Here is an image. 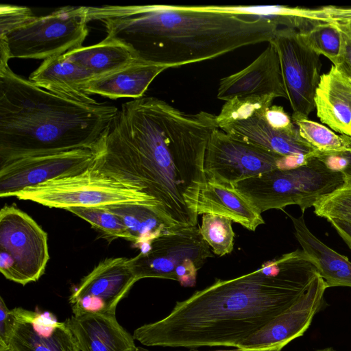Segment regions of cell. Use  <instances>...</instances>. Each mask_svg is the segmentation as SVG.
<instances>
[{
    "label": "cell",
    "instance_id": "obj_1",
    "mask_svg": "<svg viewBox=\"0 0 351 351\" xmlns=\"http://www.w3.org/2000/svg\"><path fill=\"white\" fill-rule=\"evenodd\" d=\"M216 117L188 114L152 97L125 102L95 147L93 166L143 187L173 228L197 226L198 199L207 182L206 149L219 128Z\"/></svg>",
    "mask_w": 351,
    "mask_h": 351
},
{
    "label": "cell",
    "instance_id": "obj_2",
    "mask_svg": "<svg viewBox=\"0 0 351 351\" xmlns=\"http://www.w3.org/2000/svg\"><path fill=\"white\" fill-rule=\"evenodd\" d=\"M317 274L302 250L285 254L247 274L217 279L133 337L148 346L236 348L293 304Z\"/></svg>",
    "mask_w": 351,
    "mask_h": 351
},
{
    "label": "cell",
    "instance_id": "obj_3",
    "mask_svg": "<svg viewBox=\"0 0 351 351\" xmlns=\"http://www.w3.org/2000/svg\"><path fill=\"white\" fill-rule=\"evenodd\" d=\"M87 10L88 22L104 25L106 39L125 46L136 61L166 69L269 43L278 29L270 19L216 5H102Z\"/></svg>",
    "mask_w": 351,
    "mask_h": 351
},
{
    "label": "cell",
    "instance_id": "obj_4",
    "mask_svg": "<svg viewBox=\"0 0 351 351\" xmlns=\"http://www.w3.org/2000/svg\"><path fill=\"white\" fill-rule=\"evenodd\" d=\"M118 111L104 103L62 97L8 65L0 66V165L28 156L94 150Z\"/></svg>",
    "mask_w": 351,
    "mask_h": 351
},
{
    "label": "cell",
    "instance_id": "obj_5",
    "mask_svg": "<svg viewBox=\"0 0 351 351\" xmlns=\"http://www.w3.org/2000/svg\"><path fill=\"white\" fill-rule=\"evenodd\" d=\"M12 197L65 210L71 207L104 208L118 205H143L153 209L170 226L161 204L143 187L112 177L93 165L79 173L27 187Z\"/></svg>",
    "mask_w": 351,
    "mask_h": 351
},
{
    "label": "cell",
    "instance_id": "obj_6",
    "mask_svg": "<svg viewBox=\"0 0 351 351\" xmlns=\"http://www.w3.org/2000/svg\"><path fill=\"white\" fill-rule=\"evenodd\" d=\"M344 184L339 170L317 157L310 156L295 167L272 170L232 186L261 214L289 205L299 206L304 212Z\"/></svg>",
    "mask_w": 351,
    "mask_h": 351
},
{
    "label": "cell",
    "instance_id": "obj_7",
    "mask_svg": "<svg viewBox=\"0 0 351 351\" xmlns=\"http://www.w3.org/2000/svg\"><path fill=\"white\" fill-rule=\"evenodd\" d=\"M211 257L210 246L195 226L172 229L158 237L147 251L130 258V263L138 280L164 278L193 287L197 271Z\"/></svg>",
    "mask_w": 351,
    "mask_h": 351
},
{
    "label": "cell",
    "instance_id": "obj_8",
    "mask_svg": "<svg viewBox=\"0 0 351 351\" xmlns=\"http://www.w3.org/2000/svg\"><path fill=\"white\" fill-rule=\"evenodd\" d=\"M88 23L87 6H65L35 16L0 40L6 43L10 58L45 60L82 47Z\"/></svg>",
    "mask_w": 351,
    "mask_h": 351
},
{
    "label": "cell",
    "instance_id": "obj_9",
    "mask_svg": "<svg viewBox=\"0 0 351 351\" xmlns=\"http://www.w3.org/2000/svg\"><path fill=\"white\" fill-rule=\"evenodd\" d=\"M49 259L47 234L25 212L4 206L0 211L1 273L25 285L42 276Z\"/></svg>",
    "mask_w": 351,
    "mask_h": 351
},
{
    "label": "cell",
    "instance_id": "obj_10",
    "mask_svg": "<svg viewBox=\"0 0 351 351\" xmlns=\"http://www.w3.org/2000/svg\"><path fill=\"white\" fill-rule=\"evenodd\" d=\"M289 160V157L239 141L217 128L207 145L204 171L207 182L231 186L272 170L290 169Z\"/></svg>",
    "mask_w": 351,
    "mask_h": 351
},
{
    "label": "cell",
    "instance_id": "obj_11",
    "mask_svg": "<svg viewBox=\"0 0 351 351\" xmlns=\"http://www.w3.org/2000/svg\"><path fill=\"white\" fill-rule=\"evenodd\" d=\"M269 43L278 55L293 114L308 117L315 108L314 97L320 79V56L308 48L293 28L278 29Z\"/></svg>",
    "mask_w": 351,
    "mask_h": 351
},
{
    "label": "cell",
    "instance_id": "obj_12",
    "mask_svg": "<svg viewBox=\"0 0 351 351\" xmlns=\"http://www.w3.org/2000/svg\"><path fill=\"white\" fill-rule=\"evenodd\" d=\"M137 281L130 258H106L81 280L69 296L72 312L74 315H115L118 304Z\"/></svg>",
    "mask_w": 351,
    "mask_h": 351
},
{
    "label": "cell",
    "instance_id": "obj_13",
    "mask_svg": "<svg viewBox=\"0 0 351 351\" xmlns=\"http://www.w3.org/2000/svg\"><path fill=\"white\" fill-rule=\"evenodd\" d=\"M95 159L94 150L78 149L21 158L0 165V196L12 197L27 187L79 173L91 167Z\"/></svg>",
    "mask_w": 351,
    "mask_h": 351
},
{
    "label": "cell",
    "instance_id": "obj_14",
    "mask_svg": "<svg viewBox=\"0 0 351 351\" xmlns=\"http://www.w3.org/2000/svg\"><path fill=\"white\" fill-rule=\"evenodd\" d=\"M326 289L317 273L307 291L293 304L239 342L236 347L238 351H281L307 330L314 316L324 307Z\"/></svg>",
    "mask_w": 351,
    "mask_h": 351
},
{
    "label": "cell",
    "instance_id": "obj_15",
    "mask_svg": "<svg viewBox=\"0 0 351 351\" xmlns=\"http://www.w3.org/2000/svg\"><path fill=\"white\" fill-rule=\"evenodd\" d=\"M12 311L15 325L9 346L11 351H80L68 326L51 313L21 307Z\"/></svg>",
    "mask_w": 351,
    "mask_h": 351
},
{
    "label": "cell",
    "instance_id": "obj_16",
    "mask_svg": "<svg viewBox=\"0 0 351 351\" xmlns=\"http://www.w3.org/2000/svg\"><path fill=\"white\" fill-rule=\"evenodd\" d=\"M252 95L287 99L278 55L270 43L247 66L219 81L217 97L220 100Z\"/></svg>",
    "mask_w": 351,
    "mask_h": 351
},
{
    "label": "cell",
    "instance_id": "obj_17",
    "mask_svg": "<svg viewBox=\"0 0 351 351\" xmlns=\"http://www.w3.org/2000/svg\"><path fill=\"white\" fill-rule=\"evenodd\" d=\"M267 108L261 109L251 115L221 124L218 128L236 139L282 156H312L316 149L301 137L298 128L293 132L281 131L273 128L267 123L265 118Z\"/></svg>",
    "mask_w": 351,
    "mask_h": 351
},
{
    "label": "cell",
    "instance_id": "obj_18",
    "mask_svg": "<svg viewBox=\"0 0 351 351\" xmlns=\"http://www.w3.org/2000/svg\"><path fill=\"white\" fill-rule=\"evenodd\" d=\"M80 351H137L133 335L118 322L116 315H73L65 322Z\"/></svg>",
    "mask_w": 351,
    "mask_h": 351
},
{
    "label": "cell",
    "instance_id": "obj_19",
    "mask_svg": "<svg viewBox=\"0 0 351 351\" xmlns=\"http://www.w3.org/2000/svg\"><path fill=\"white\" fill-rule=\"evenodd\" d=\"M92 79L94 77L89 72L64 54L45 60L29 77L34 85L62 97L84 104H96L86 91Z\"/></svg>",
    "mask_w": 351,
    "mask_h": 351
},
{
    "label": "cell",
    "instance_id": "obj_20",
    "mask_svg": "<svg viewBox=\"0 0 351 351\" xmlns=\"http://www.w3.org/2000/svg\"><path fill=\"white\" fill-rule=\"evenodd\" d=\"M314 103L322 123L351 137V80L335 66L320 75Z\"/></svg>",
    "mask_w": 351,
    "mask_h": 351
},
{
    "label": "cell",
    "instance_id": "obj_21",
    "mask_svg": "<svg viewBox=\"0 0 351 351\" xmlns=\"http://www.w3.org/2000/svg\"><path fill=\"white\" fill-rule=\"evenodd\" d=\"M288 215L292 220L294 234L302 251L315 265L327 288L351 287V262L349 259L317 238L308 228L303 215L298 218Z\"/></svg>",
    "mask_w": 351,
    "mask_h": 351
},
{
    "label": "cell",
    "instance_id": "obj_22",
    "mask_svg": "<svg viewBox=\"0 0 351 351\" xmlns=\"http://www.w3.org/2000/svg\"><path fill=\"white\" fill-rule=\"evenodd\" d=\"M205 213L226 217L252 231L265 223L261 214L232 186L210 182L201 191L197 206V215Z\"/></svg>",
    "mask_w": 351,
    "mask_h": 351
},
{
    "label": "cell",
    "instance_id": "obj_23",
    "mask_svg": "<svg viewBox=\"0 0 351 351\" xmlns=\"http://www.w3.org/2000/svg\"><path fill=\"white\" fill-rule=\"evenodd\" d=\"M165 67L134 61L130 64L105 76L92 79L86 91L112 99L143 97L152 82Z\"/></svg>",
    "mask_w": 351,
    "mask_h": 351
},
{
    "label": "cell",
    "instance_id": "obj_24",
    "mask_svg": "<svg viewBox=\"0 0 351 351\" xmlns=\"http://www.w3.org/2000/svg\"><path fill=\"white\" fill-rule=\"evenodd\" d=\"M64 56L86 69L94 78L110 74L135 61L125 46L106 38L97 44L82 46Z\"/></svg>",
    "mask_w": 351,
    "mask_h": 351
},
{
    "label": "cell",
    "instance_id": "obj_25",
    "mask_svg": "<svg viewBox=\"0 0 351 351\" xmlns=\"http://www.w3.org/2000/svg\"><path fill=\"white\" fill-rule=\"evenodd\" d=\"M117 215L126 226L132 242L143 252L151 243L172 228L153 209L138 204L111 206L104 208Z\"/></svg>",
    "mask_w": 351,
    "mask_h": 351
},
{
    "label": "cell",
    "instance_id": "obj_26",
    "mask_svg": "<svg viewBox=\"0 0 351 351\" xmlns=\"http://www.w3.org/2000/svg\"><path fill=\"white\" fill-rule=\"evenodd\" d=\"M302 41L318 55H324L337 66L344 49L343 34L335 21L319 23L310 29L298 32Z\"/></svg>",
    "mask_w": 351,
    "mask_h": 351
},
{
    "label": "cell",
    "instance_id": "obj_27",
    "mask_svg": "<svg viewBox=\"0 0 351 351\" xmlns=\"http://www.w3.org/2000/svg\"><path fill=\"white\" fill-rule=\"evenodd\" d=\"M291 119L301 137L317 151L341 152L351 148V137L337 134L327 127L308 117L292 114Z\"/></svg>",
    "mask_w": 351,
    "mask_h": 351
},
{
    "label": "cell",
    "instance_id": "obj_28",
    "mask_svg": "<svg viewBox=\"0 0 351 351\" xmlns=\"http://www.w3.org/2000/svg\"><path fill=\"white\" fill-rule=\"evenodd\" d=\"M232 220L221 215L205 213L202 215L199 231L213 252L222 256L230 254L234 247V233Z\"/></svg>",
    "mask_w": 351,
    "mask_h": 351
},
{
    "label": "cell",
    "instance_id": "obj_29",
    "mask_svg": "<svg viewBox=\"0 0 351 351\" xmlns=\"http://www.w3.org/2000/svg\"><path fill=\"white\" fill-rule=\"evenodd\" d=\"M66 210L88 222L106 238H120L132 241L131 235L122 220L106 208L71 207Z\"/></svg>",
    "mask_w": 351,
    "mask_h": 351
},
{
    "label": "cell",
    "instance_id": "obj_30",
    "mask_svg": "<svg viewBox=\"0 0 351 351\" xmlns=\"http://www.w3.org/2000/svg\"><path fill=\"white\" fill-rule=\"evenodd\" d=\"M313 207L318 217L351 223V183L322 197Z\"/></svg>",
    "mask_w": 351,
    "mask_h": 351
},
{
    "label": "cell",
    "instance_id": "obj_31",
    "mask_svg": "<svg viewBox=\"0 0 351 351\" xmlns=\"http://www.w3.org/2000/svg\"><path fill=\"white\" fill-rule=\"evenodd\" d=\"M273 96L236 97L226 101L217 115V126L252 114L256 111L271 106Z\"/></svg>",
    "mask_w": 351,
    "mask_h": 351
},
{
    "label": "cell",
    "instance_id": "obj_32",
    "mask_svg": "<svg viewBox=\"0 0 351 351\" xmlns=\"http://www.w3.org/2000/svg\"><path fill=\"white\" fill-rule=\"evenodd\" d=\"M36 16L26 6L1 4L0 5V38L21 28Z\"/></svg>",
    "mask_w": 351,
    "mask_h": 351
},
{
    "label": "cell",
    "instance_id": "obj_33",
    "mask_svg": "<svg viewBox=\"0 0 351 351\" xmlns=\"http://www.w3.org/2000/svg\"><path fill=\"white\" fill-rule=\"evenodd\" d=\"M265 118L274 129L281 131L293 132L298 129L290 117L282 106L271 105L267 109Z\"/></svg>",
    "mask_w": 351,
    "mask_h": 351
},
{
    "label": "cell",
    "instance_id": "obj_34",
    "mask_svg": "<svg viewBox=\"0 0 351 351\" xmlns=\"http://www.w3.org/2000/svg\"><path fill=\"white\" fill-rule=\"evenodd\" d=\"M15 325V317L0 297V348H8Z\"/></svg>",
    "mask_w": 351,
    "mask_h": 351
},
{
    "label": "cell",
    "instance_id": "obj_35",
    "mask_svg": "<svg viewBox=\"0 0 351 351\" xmlns=\"http://www.w3.org/2000/svg\"><path fill=\"white\" fill-rule=\"evenodd\" d=\"M337 22L343 34L344 49L341 58L335 66L351 80V33L340 21Z\"/></svg>",
    "mask_w": 351,
    "mask_h": 351
},
{
    "label": "cell",
    "instance_id": "obj_36",
    "mask_svg": "<svg viewBox=\"0 0 351 351\" xmlns=\"http://www.w3.org/2000/svg\"><path fill=\"white\" fill-rule=\"evenodd\" d=\"M328 221L351 250V223L337 219H328Z\"/></svg>",
    "mask_w": 351,
    "mask_h": 351
},
{
    "label": "cell",
    "instance_id": "obj_37",
    "mask_svg": "<svg viewBox=\"0 0 351 351\" xmlns=\"http://www.w3.org/2000/svg\"><path fill=\"white\" fill-rule=\"evenodd\" d=\"M332 152L344 160V164L339 171L343 174L345 184L351 183V148Z\"/></svg>",
    "mask_w": 351,
    "mask_h": 351
},
{
    "label": "cell",
    "instance_id": "obj_38",
    "mask_svg": "<svg viewBox=\"0 0 351 351\" xmlns=\"http://www.w3.org/2000/svg\"><path fill=\"white\" fill-rule=\"evenodd\" d=\"M340 21L346 27V29L351 33V18L348 19H344Z\"/></svg>",
    "mask_w": 351,
    "mask_h": 351
},
{
    "label": "cell",
    "instance_id": "obj_39",
    "mask_svg": "<svg viewBox=\"0 0 351 351\" xmlns=\"http://www.w3.org/2000/svg\"><path fill=\"white\" fill-rule=\"evenodd\" d=\"M316 351H336V350H334L331 347H328V348H323V349H319V350H317Z\"/></svg>",
    "mask_w": 351,
    "mask_h": 351
},
{
    "label": "cell",
    "instance_id": "obj_40",
    "mask_svg": "<svg viewBox=\"0 0 351 351\" xmlns=\"http://www.w3.org/2000/svg\"><path fill=\"white\" fill-rule=\"evenodd\" d=\"M0 351H11L10 348H0Z\"/></svg>",
    "mask_w": 351,
    "mask_h": 351
},
{
    "label": "cell",
    "instance_id": "obj_41",
    "mask_svg": "<svg viewBox=\"0 0 351 351\" xmlns=\"http://www.w3.org/2000/svg\"><path fill=\"white\" fill-rule=\"evenodd\" d=\"M195 351H197V350H195ZM216 351H238L237 348H236L234 350H216Z\"/></svg>",
    "mask_w": 351,
    "mask_h": 351
}]
</instances>
